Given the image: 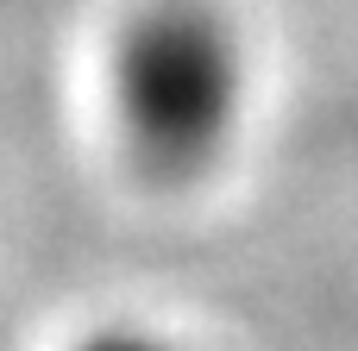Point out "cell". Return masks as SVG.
I'll list each match as a JSON object with an SVG mask.
<instances>
[{
  "instance_id": "6da1fadb",
  "label": "cell",
  "mask_w": 358,
  "mask_h": 351,
  "mask_svg": "<svg viewBox=\"0 0 358 351\" xmlns=\"http://www.w3.org/2000/svg\"><path fill=\"white\" fill-rule=\"evenodd\" d=\"M239 94L233 44L201 13H157L120 50L126 132L151 163H195L220 144Z\"/></svg>"
},
{
  "instance_id": "7a4b0ae2",
  "label": "cell",
  "mask_w": 358,
  "mask_h": 351,
  "mask_svg": "<svg viewBox=\"0 0 358 351\" xmlns=\"http://www.w3.org/2000/svg\"><path fill=\"white\" fill-rule=\"evenodd\" d=\"M82 351H164L157 339H138V333H101L94 345H82Z\"/></svg>"
}]
</instances>
